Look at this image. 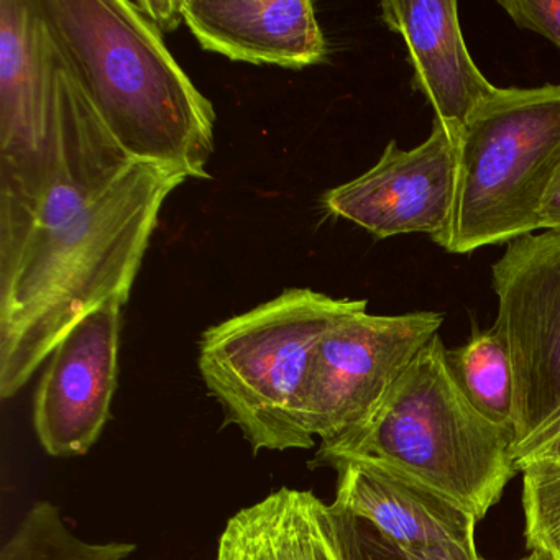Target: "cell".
<instances>
[{
  "label": "cell",
  "instance_id": "30bf717a",
  "mask_svg": "<svg viewBox=\"0 0 560 560\" xmlns=\"http://www.w3.org/2000/svg\"><path fill=\"white\" fill-rule=\"evenodd\" d=\"M330 506L363 517L401 546H475L478 520L434 488L369 458H340Z\"/></svg>",
  "mask_w": 560,
  "mask_h": 560
},
{
  "label": "cell",
  "instance_id": "277c9868",
  "mask_svg": "<svg viewBox=\"0 0 560 560\" xmlns=\"http://www.w3.org/2000/svg\"><path fill=\"white\" fill-rule=\"evenodd\" d=\"M366 300H336L310 288L209 327L199 342L206 388L257 454L311 448L306 418L311 363L323 337L359 313Z\"/></svg>",
  "mask_w": 560,
  "mask_h": 560
},
{
  "label": "cell",
  "instance_id": "ac0fdd59",
  "mask_svg": "<svg viewBox=\"0 0 560 560\" xmlns=\"http://www.w3.org/2000/svg\"><path fill=\"white\" fill-rule=\"evenodd\" d=\"M521 474L527 549L560 560V462H534Z\"/></svg>",
  "mask_w": 560,
  "mask_h": 560
},
{
  "label": "cell",
  "instance_id": "7c38bea8",
  "mask_svg": "<svg viewBox=\"0 0 560 560\" xmlns=\"http://www.w3.org/2000/svg\"><path fill=\"white\" fill-rule=\"evenodd\" d=\"M382 21L408 48L412 90L434 119L460 129L498 88L471 60L455 0H385Z\"/></svg>",
  "mask_w": 560,
  "mask_h": 560
},
{
  "label": "cell",
  "instance_id": "4fadbf2b",
  "mask_svg": "<svg viewBox=\"0 0 560 560\" xmlns=\"http://www.w3.org/2000/svg\"><path fill=\"white\" fill-rule=\"evenodd\" d=\"M57 70L40 0H0V156L32 155L47 142Z\"/></svg>",
  "mask_w": 560,
  "mask_h": 560
},
{
  "label": "cell",
  "instance_id": "44dd1931",
  "mask_svg": "<svg viewBox=\"0 0 560 560\" xmlns=\"http://www.w3.org/2000/svg\"><path fill=\"white\" fill-rule=\"evenodd\" d=\"M137 5L160 31L163 25L175 28L183 21L182 2H137Z\"/></svg>",
  "mask_w": 560,
  "mask_h": 560
},
{
  "label": "cell",
  "instance_id": "8992f818",
  "mask_svg": "<svg viewBox=\"0 0 560 560\" xmlns=\"http://www.w3.org/2000/svg\"><path fill=\"white\" fill-rule=\"evenodd\" d=\"M494 327L513 372L516 471L560 431V232L526 235L491 267Z\"/></svg>",
  "mask_w": 560,
  "mask_h": 560
},
{
  "label": "cell",
  "instance_id": "3957f363",
  "mask_svg": "<svg viewBox=\"0 0 560 560\" xmlns=\"http://www.w3.org/2000/svg\"><path fill=\"white\" fill-rule=\"evenodd\" d=\"M514 432L478 411L455 382L435 334L396 380L372 418L311 462L340 458L388 465L483 520L517 474Z\"/></svg>",
  "mask_w": 560,
  "mask_h": 560
},
{
  "label": "cell",
  "instance_id": "ffe728a7",
  "mask_svg": "<svg viewBox=\"0 0 560 560\" xmlns=\"http://www.w3.org/2000/svg\"><path fill=\"white\" fill-rule=\"evenodd\" d=\"M539 229L544 232H560V163L540 202Z\"/></svg>",
  "mask_w": 560,
  "mask_h": 560
},
{
  "label": "cell",
  "instance_id": "5b68a950",
  "mask_svg": "<svg viewBox=\"0 0 560 560\" xmlns=\"http://www.w3.org/2000/svg\"><path fill=\"white\" fill-rule=\"evenodd\" d=\"M559 163L560 84L498 88L460 127L454 208L434 244L467 255L539 231Z\"/></svg>",
  "mask_w": 560,
  "mask_h": 560
},
{
  "label": "cell",
  "instance_id": "d6986e66",
  "mask_svg": "<svg viewBox=\"0 0 560 560\" xmlns=\"http://www.w3.org/2000/svg\"><path fill=\"white\" fill-rule=\"evenodd\" d=\"M508 18L560 48V0H500Z\"/></svg>",
  "mask_w": 560,
  "mask_h": 560
},
{
  "label": "cell",
  "instance_id": "2e32d148",
  "mask_svg": "<svg viewBox=\"0 0 560 560\" xmlns=\"http://www.w3.org/2000/svg\"><path fill=\"white\" fill-rule=\"evenodd\" d=\"M136 549L130 542H88L54 503L38 501L0 550V560H126Z\"/></svg>",
  "mask_w": 560,
  "mask_h": 560
},
{
  "label": "cell",
  "instance_id": "8fae6325",
  "mask_svg": "<svg viewBox=\"0 0 560 560\" xmlns=\"http://www.w3.org/2000/svg\"><path fill=\"white\" fill-rule=\"evenodd\" d=\"M182 14L205 50L229 60L303 70L329 54L310 0H183Z\"/></svg>",
  "mask_w": 560,
  "mask_h": 560
},
{
  "label": "cell",
  "instance_id": "e0dca14e",
  "mask_svg": "<svg viewBox=\"0 0 560 560\" xmlns=\"http://www.w3.org/2000/svg\"><path fill=\"white\" fill-rule=\"evenodd\" d=\"M342 560H483L471 546H401L375 526L329 504Z\"/></svg>",
  "mask_w": 560,
  "mask_h": 560
},
{
  "label": "cell",
  "instance_id": "52a82bcc",
  "mask_svg": "<svg viewBox=\"0 0 560 560\" xmlns=\"http://www.w3.org/2000/svg\"><path fill=\"white\" fill-rule=\"evenodd\" d=\"M444 316L416 311L398 316L359 313L329 330L317 346L307 383L306 418L319 448L365 424Z\"/></svg>",
  "mask_w": 560,
  "mask_h": 560
},
{
  "label": "cell",
  "instance_id": "603a6c76",
  "mask_svg": "<svg viewBox=\"0 0 560 560\" xmlns=\"http://www.w3.org/2000/svg\"><path fill=\"white\" fill-rule=\"evenodd\" d=\"M523 560H547L546 557L539 556V553L530 552L529 556L526 557V559Z\"/></svg>",
  "mask_w": 560,
  "mask_h": 560
},
{
  "label": "cell",
  "instance_id": "5bb4252c",
  "mask_svg": "<svg viewBox=\"0 0 560 560\" xmlns=\"http://www.w3.org/2000/svg\"><path fill=\"white\" fill-rule=\"evenodd\" d=\"M215 560H342L329 504L283 487L242 508L219 537Z\"/></svg>",
  "mask_w": 560,
  "mask_h": 560
},
{
  "label": "cell",
  "instance_id": "ba28073f",
  "mask_svg": "<svg viewBox=\"0 0 560 560\" xmlns=\"http://www.w3.org/2000/svg\"><path fill=\"white\" fill-rule=\"evenodd\" d=\"M457 127L432 120L431 136L412 150L395 140L378 163L324 195V208L376 238L428 234L438 241L454 208L458 168Z\"/></svg>",
  "mask_w": 560,
  "mask_h": 560
},
{
  "label": "cell",
  "instance_id": "7a4b0ae2",
  "mask_svg": "<svg viewBox=\"0 0 560 560\" xmlns=\"http://www.w3.org/2000/svg\"><path fill=\"white\" fill-rule=\"evenodd\" d=\"M55 47L107 132L139 162L209 179L215 113L126 0H40Z\"/></svg>",
  "mask_w": 560,
  "mask_h": 560
},
{
  "label": "cell",
  "instance_id": "9c48e42d",
  "mask_svg": "<svg viewBox=\"0 0 560 560\" xmlns=\"http://www.w3.org/2000/svg\"><path fill=\"white\" fill-rule=\"evenodd\" d=\"M122 306L97 307L51 353L34 399L35 434L51 457L88 454L110 419Z\"/></svg>",
  "mask_w": 560,
  "mask_h": 560
},
{
  "label": "cell",
  "instance_id": "9a60e30c",
  "mask_svg": "<svg viewBox=\"0 0 560 560\" xmlns=\"http://www.w3.org/2000/svg\"><path fill=\"white\" fill-rule=\"evenodd\" d=\"M447 363L468 401L498 424L513 428V372L510 353L497 327L475 329Z\"/></svg>",
  "mask_w": 560,
  "mask_h": 560
},
{
  "label": "cell",
  "instance_id": "6da1fadb",
  "mask_svg": "<svg viewBox=\"0 0 560 560\" xmlns=\"http://www.w3.org/2000/svg\"><path fill=\"white\" fill-rule=\"evenodd\" d=\"M186 179L132 159L58 54L47 142L0 156V398L88 314L129 301L163 205Z\"/></svg>",
  "mask_w": 560,
  "mask_h": 560
},
{
  "label": "cell",
  "instance_id": "7402d4cb",
  "mask_svg": "<svg viewBox=\"0 0 560 560\" xmlns=\"http://www.w3.org/2000/svg\"><path fill=\"white\" fill-rule=\"evenodd\" d=\"M534 462H560V431L557 432L547 444H544L539 451L534 452V454L524 462L520 471L523 470L524 467H527V465L534 464Z\"/></svg>",
  "mask_w": 560,
  "mask_h": 560
}]
</instances>
